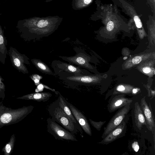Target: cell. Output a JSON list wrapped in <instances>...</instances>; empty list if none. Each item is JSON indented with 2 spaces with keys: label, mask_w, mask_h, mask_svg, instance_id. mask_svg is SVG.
Returning a JSON list of instances; mask_svg holds the SVG:
<instances>
[{
  "label": "cell",
  "mask_w": 155,
  "mask_h": 155,
  "mask_svg": "<svg viewBox=\"0 0 155 155\" xmlns=\"http://www.w3.org/2000/svg\"><path fill=\"white\" fill-rule=\"evenodd\" d=\"M16 28L21 37L26 41L38 40L48 36L57 28L47 20H41L37 22L33 19L19 20Z\"/></svg>",
  "instance_id": "cell-1"
},
{
  "label": "cell",
  "mask_w": 155,
  "mask_h": 155,
  "mask_svg": "<svg viewBox=\"0 0 155 155\" xmlns=\"http://www.w3.org/2000/svg\"><path fill=\"white\" fill-rule=\"evenodd\" d=\"M34 107L29 105L14 109L4 105L2 101L0 102V129L21 121L32 111Z\"/></svg>",
  "instance_id": "cell-2"
},
{
  "label": "cell",
  "mask_w": 155,
  "mask_h": 155,
  "mask_svg": "<svg viewBox=\"0 0 155 155\" xmlns=\"http://www.w3.org/2000/svg\"><path fill=\"white\" fill-rule=\"evenodd\" d=\"M48 111L53 120L72 133L75 134L80 132L83 136L81 127L71 120L60 107L57 100L49 106Z\"/></svg>",
  "instance_id": "cell-3"
},
{
  "label": "cell",
  "mask_w": 155,
  "mask_h": 155,
  "mask_svg": "<svg viewBox=\"0 0 155 155\" xmlns=\"http://www.w3.org/2000/svg\"><path fill=\"white\" fill-rule=\"evenodd\" d=\"M47 130L57 140L78 141L75 135L68 130L51 118L47 120Z\"/></svg>",
  "instance_id": "cell-4"
},
{
  "label": "cell",
  "mask_w": 155,
  "mask_h": 155,
  "mask_svg": "<svg viewBox=\"0 0 155 155\" xmlns=\"http://www.w3.org/2000/svg\"><path fill=\"white\" fill-rule=\"evenodd\" d=\"M13 66L19 72L28 74V71L25 65H29V58L25 54L20 53L15 48L11 47L8 51Z\"/></svg>",
  "instance_id": "cell-5"
},
{
  "label": "cell",
  "mask_w": 155,
  "mask_h": 155,
  "mask_svg": "<svg viewBox=\"0 0 155 155\" xmlns=\"http://www.w3.org/2000/svg\"><path fill=\"white\" fill-rule=\"evenodd\" d=\"M130 104H127L120 108L115 114L104 128V131L101 136L104 138L114 129L122 122L128 114L130 109Z\"/></svg>",
  "instance_id": "cell-6"
},
{
  "label": "cell",
  "mask_w": 155,
  "mask_h": 155,
  "mask_svg": "<svg viewBox=\"0 0 155 155\" xmlns=\"http://www.w3.org/2000/svg\"><path fill=\"white\" fill-rule=\"evenodd\" d=\"M51 66L54 74L59 72H63L72 75H85L84 69L69 63L60 60H54L51 63Z\"/></svg>",
  "instance_id": "cell-7"
},
{
  "label": "cell",
  "mask_w": 155,
  "mask_h": 155,
  "mask_svg": "<svg viewBox=\"0 0 155 155\" xmlns=\"http://www.w3.org/2000/svg\"><path fill=\"white\" fill-rule=\"evenodd\" d=\"M140 107L142 110L146 122V127L152 133L155 148V119L150 103L148 105L144 97L140 100Z\"/></svg>",
  "instance_id": "cell-8"
},
{
  "label": "cell",
  "mask_w": 155,
  "mask_h": 155,
  "mask_svg": "<svg viewBox=\"0 0 155 155\" xmlns=\"http://www.w3.org/2000/svg\"><path fill=\"white\" fill-rule=\"evenodd\" d=\"M128 114L119 125L114 129L103 140L98 143L107 145L116 139L122 137L126 134L127 129V123L129 119Z\"/></svg>",
  "instance_id": "cell-9"
},
{
  "label": "cell",
  "mask_w": 155,
  "mask_h": 155,
  "mask_svg": "<svg viewBox=\"0 0 155 155\" xmlns=\"http://www.w3.org/2000/svg\"><path fill=\"white\" fill-rule=\"evenodd\" d=\"M66 102L74 117L82 129L87 134L91 136V130L86 117L79 110L72 104L68 102L67 101Z\"/></svg>",
  "instance_id": "cell-10"
},
{
  "label": "cell",
  "mask_w": 155,
  "mask_h": 155,
  "mask_svg": "<svg viewBox=\"0 0 155 155\" xmlns=\"http://www.w3.org/2000/svg\"><path fill=\"white\" fill-rule=\"evenodd\" d=\"M133 100L125 97L124 94L112 97L109 99L107 105L109 112L112 113L127 105L131 104Z\"/></svg>",
  "instance_id": "cell-11"
},
{
  "label": "cell",
  "mask_w": 155,
  "mask_h": 155,
  "mask_svg": "<svg viewBox=\"0 0 155 155\" xmlns=\"http://www.w3.org/2000/svg\"><path fill=\"white\" fill-rule=\"evenodd\" d=\"M132 111L134 123L138 130H140L143 126H146V123L142 110L138 102L135 103Z\"/></svg>",
  "instance_id": "cell-12"
},
{
  "label": "cell",
  "mask_w": 155,
  "mask_h": 155,
  "mask_svg": "<svg viewBox=\"0 0 155 155\" xmlns=\"http://www.w3.org/2000/svg\"><path fill=\"white\" fill-rule=\"evenodd\" d=\"M52 96V94L49 92L34 93L18 97L17 99L45 102L48 100Z\"/></svg>",
  "instance_id": "cell-13"
},
{
  "label": "cell",
  "mask_w": 155,
  "mask_h": 155,
  "mask_svg": "<svg viewBox=\"0 0 155 155\" xmlns=\"http://www.w3.org/2000/svg\"><path fill=\"white\" fill-rule=\"evenodd\" d=\"M7 41L4 34V31L0 25V62L4 64L8 54L7 45Z\"/></svg>",
  "instance_id": "cell-14"
},
{
  "label": "cell",
  "mask_w": 155,
  "mask_h": 155,
  "mask_svg": "<svg viewBox=\"0 0 155 155\" xmlns=\"http://www.w3.org/2000/svg\"><path fill=\"white\" fill-rule=\"evenodd\" d=\"M58 94L59 96L57 101L60 107L73 122L80 126L72 114L70 108L67 104L66 100L59 92Z\"/></svg>",
  "instance_id": "cell-15"
},
{
  "label": "cell",
  "mask_w": 155,
  "mask_h": 155,
  "mask_svg": "<svg viewBox=\"0 0 155 155\" xmlns=\"http://www.w3.org/2000/svg\"><path fill=\"white\" fill-rule=\"evenodd\" d=\"M31 61L36 68L41 72L47 74L54 75V73L49 67L41 60L33 58L31 59Z\"/></svg>",
  "instance_id": "cell-16"
},
{
  "label": "cell",
  "mask_w": 155,
  "mask_h": 155,
  "mask_svg": "<svg viewBox=\"0 0 155 155\" xmlns=\"http://www.w3.org/2000/svg\"><path fill=\"white\" fill-rule=\"evenodd\" d=\"M16 138L13 134L11 136L9 141L4 146L2 149L4 155H10L13 152L15 146Z\"/></svg>",
  "instance_id": "cell-17"
},
{
  "label": "cell",
  "mask_w": 155,
  "mask_h": 155,
  "mask_svg": "<svg viewBox=\"0 0 155 155\" xmlns=\"http://www.w3.org/2000/svg\"><path fill=\"white\" fill-rule=\"evenodd\" d=\"M89 121L91 124L98 131H100L102 126L106 122V121L96 122L89 119Z\"/></svg>",
  "instance_id": "cell-18"
},
{
  "label": "cell",
  "mask_w": 155,
  "mask_h": 155,
  "mask_svg": "<svg viewBox=\"0 0 155 155\" xmlns=\"http://www.w3.org/2000/svg\"><path fill=\"white\" fill-rule=\"evenodd\" d=\"M131 93L130 91L126 90L125 87L123 85H119L116 88L115 92L114 94H118L119 93H125L129 94Z\"/></svg>",
  "instance_id": "cell-19"
},
{
  "label": "cell",
  "mask_w": 155,
  "mask_h": 155,
  "mask_svg": "<svg viewBox=\"0 0 155 155\" xmlns=\"http://www.w3.org/2000/svg\"><path fill=\"white\" fill-rule=\"evenodd\" d=\"M2 79L0 77V97L4 99L5 97V86L2 81Z\"/></svg>",
  "instance_id": "cell-20"
},
{
  "label": "cell",
  "mask_w": 155,
  "mask_h": 155,
  "mask_svg": "<svg viewBox=\"0 0 155 155\" xmlns=\"http://www.w3.org/2000/svg\"><path fill=\"white\" fill-rule=\"evenodd\" d=\"M134 19L137 27L138 28H141L142 25L139 17L137 16H135L134 17Z\"/></svg>",
  "instance_id": "cell-21"
},
{
  "label": "cell",
  "mask_w": 155,
  "mask_h": 155,
  "mask_svg": "<svg viewBox=\"0 0 155 155\" xmlns=\"http://www.w3.org/2000/svg\"><path fill=\"white\" fill-rule=\"evenodd\" d=\"M141 58L140 56H136L132 59V62L134 64H139L141 61Z\"/></svg>",
  "instance_id": "cell-22"
},
{
  "label": "cell",
  "mask_w": 155,
  "mask_h": 155,
  "mask_svg": "<svg viewBox=\"0 0 155 155\" xmlns=\"http://www.w3.org/2000/svg\"><path fill=\"white\" fill-rule=\"evenodd\" d=\"M132 147L133 150L137 152L139 148L138 142L137 141H134L132 144Z\"/></svg>",
  "instance_id": "cell-23"
},
{
  "label": "cell",
  "mask_w": 155,
  "mask_h": 155,
  "mask_svg": "<svg viewBox=\"0 0 155 155\" xmlns=\"http://www.w3.org/2000/svg\"><path fill=\"white\" fill-rule=\"evenodd\" d=\"M114 27V24L113 22L110 21L107 25V29L108 31H110L113 30Z\"/></svg>",
  "instance_id": "cell-24"
},
{
  "label": "cell",
  "mask_w": 155,
  "mask_h": 155,
  "mask_svg": "<svg viewBox=\"0 0 155 155\" xmlns=\"http://www.w3.org/2000/svg\"><path fill=\"white\" fill-rule=\"evenodd\" d=\"M143 72L146 73H148L150 72L151 69L149 67H144L143 69Z\"/></svg>",
  "instance_id": "cell-25"
},
{
  "label": "cell",
  "mask_w": 155,
  "mask_h": 155,
  "mask_svg": "<svg viewBox=\"0 0 155 155\" xmlns=\"http://www.w3.org/2000/svg\"><path fill=\"white\" fill-rule=\"evenodd\" d=\"M91 0H84V3L86 4H88L91 2Z\"/></svg>",
  "instance_id": "cell-26"
}]
</instances>
